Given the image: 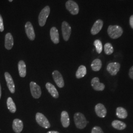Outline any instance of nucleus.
Returning a JSON list of instances; mask_svg holds the SVG:
<instances>
[{"instance_id": "obj_23", "label": "nucleus", "mask_w": 133, "mask_h": 133, "mask_svg": "<svg viewBox=\"0 0 133 133\" xmlns=\"http://www.w3.org/2000/svg\"><path fill=\"white\" fill-rule=\"evenodd\" d=\"M102 66V63L99 59H96L93 61L91 64V68L93 71H99Z\"/></svg>"}, {"instance_id": "obj_5", "label": "nucleus", "mask_w": 133, "mask_h": 133, "mask_svg": "<svg viewBox=\"0 0 133 133\" xmlns=\"http://www.w3.org/2000/svg\"><path fill=\"white\" fill-rule=\"evenodd\" d=\"M67 10L72 15H76L79 12V7L76 2L72 0H69L66 3Z\"/></svg>"}, {"instance_id": "obj_15", "label": "nucleus", "mask_w": 133, "mask_h": 133, "mask_svg": "<svg viewBox=\"0 0 133 133\" xmlns=\"http://www.w3.org/2000/svg\"><path fill=\"white\" fill-rule=\"evenodd\" d=\"M14 41L11 34L8 33L5 36V46L8 50H10L14 46Z\"/></svg>"}, {"instance_id": "obj_33", "label": "nucleus", "mask_w": 133, "mask_h": 133, "mask_svg": "<svg viewBox=\"0 0 133 133\" xmlns=\"http://www.w3.org/2000/svg\"><path fill=\"white\" fill-rule=\"evenodd\" d=\"M1 95H2V89H1V84H0V99H1Z\"/></svg>"}, {"instance_id": "obj_3", "label": "nucleus", "mask_w": 133, "mask_h": 133, "mask_svg": "<svg viewBox=\"0 0 133 133\" xmlns=\"http://www.w3.org/2000/svg\"><path fill=\"white\" fill-rule=\"evenodd\" d=\"M50 9L49 6H46L44 8L38 16V23L40 26L43 27L45 24L46 20L50 14Z\"/></svg>"}, {"instance_id": "obj_27", "label": "nucleus", "mask_w": 133, "mask_h": 133, "mask_svg": "<svg viewBox=\"0 0 133 133\" xmlns=\"http://www.w3.org/2000/svg\"><path fill=\"white\" fill-rule=\"evenodd\" d=\"M94 45L96 48V49L98 54H100L103 50V44L101 41L99 39H96L94 42Z\"/></svg>"}, {"instance_id": "obj_12", "label": "nucleus", "mask_w": 133, "mask_h": 133, "mask_svg": "<svg viewBox=\"0 0 133 133\" xmlns=\"http://www.w3.org/2000/svg\"><path fill=\"white\" fill-rule=\"evenodd\" d=\"M95 110L97 116L101 118H104L107 115V109L105 105L99 103L96 105L95 106Z\"/></svg>"}, {"instance_id": "obj_26", "label": "nucleus", "mask_w": 133, "mask_h": 133, "mask_svg": "<svg viewBox=\"0 0 133 133\" xmlns=\"http://www.w3.org/2000/svg\"><path fill=\"white\" fill-rule=\"evenodd\" d=\"M105 53L108 55L112 54L114 51V49L110 43H106L104 45Z\"/></svg>"}, {"instance_id": "obj_32", "label": "nucleus", "mask_w": 133, "mask_h": 133, "mask_svg": "<svg viewBox=\"0 0 133 133\" xmlns=\"http://www.w3.org/2000/svg\"><path fill=\"white\" fill-rule=\"evenodd\" d=\"M47 133H59L57 131H49Z\"/></svg>"}, {"instance_id": "obj_22", "label": "nucleus", "mask_w": 133, "mask_h": 133, "mask_svg": "<svg viewBox=\"0 0 133 133\" xmlns=\"http://www.w3.org/2000/svg\"><path fill=\"white\" fill-rule=\"evenodd\" d=\"M111 125L114 128L118 130H123L126 128V124L124 123L123 122L117 120H115L112 121Z\"/></svg>"}, {"instance_id": "obj_11", "label": "nucleus", "mask_w": 133, "mask_h": 133, "mask_svg": "<svg viewBox=\"0 0 133 133\" xmlns=\"http://www.w3.org/2000/svg\"><path fill=\"white\" fill-rule=\"evenodd\" d=\"M25 31L27 37L31 41H34L35 38V33L33 26L30 22H27L25 25Z\"/></svg>"}, {"instance_id": "obj_21", "label": "nucleus", "mask_w": 133, "mask_h": 133, "mask_svg": "<svg viewBox=\"0 0 133 133\" xmlns=\"http://www.w3.org/2000/svg\"><path fill=\"white\" fill-rule=\"evenodd\" d=\"M116 115L120 119H125L128 116V112L123 107H118L116 109Z\"/></svg>"}, {"instance_id": "obj_1", "label": "nucleus", "mask_w": 133, "mask_h": 133, "mask_svg": "<svg viewBox=\"0 0 133 133\" xmlns=\"http://www.w3.org/2000/svg\"><path fill=\"white\" fill-rule=\"evenodd\" d=\"M123 32L122 28L118 25H110L108 29V33L112 39L119 38Z\"/></svg>"}, {"instance_id": "obj_34", "label": "nucleus", "mask_w": 133, "mask_h": 133, "mask_svg": "<svg viewBox=\"0 0 133 133\" xmlns=\"http://www.w3.org/2000/svg\"><path fill=\"white\" fill-rule=\"evenodd\" d=\"M9 1L10 2H12V1H13V0H9Z\"/></svg>"}, {"instance_id": "obj_28", "label": "nucleus", "mask_w": 133, "mask_h": 133, "mask_svg": "<svg viewBox=\"0 0 133 133\" xmlns=\"http://www.w3.org/2000/svg\"><path fill=\"white\" fill-rule=\"evenodd\" d=\"M91 133H104V132L103 131L102 129L100 128L99 126H95L94 127H93Z\"/></svg>"}, {"instance_id": "obj_10", "label": "nucleus", "mask_w": 133, "mask_h": 133, "mask_svg": "<svg viewBox=\"0 0 133 133\" xmlns=\"http://www.w3.org/2000/svg\"><path fill=\"white\" fill-rule=\"evenodd\" d=\"M91 85L93 88L96 91H102L105 89V84L103 83L100 82L99 78L97 77H94L91 82Z\"/></svg>"}, {"instance_id": "obj_24", "label": "nucleus", "mask_w": 133, "mask_h": 133, "mask_svg": "<svg viewBox=\"0 0 133 133\" xmlns=\"http://www.w3.org/2000/svg\"><path fill=\"white\" fill-rule=\"evenodd\" d=\"M87 73V70L85 66L83 65H81L79 66L78 70L76 72V78L78 79H79L81 78H82L83 77L85 76Z\"/></svg>"}, {"instance_id": "obj_14", "label": "nucleus", "mask_w": 133, "mask_h": 133, "mask_svg": "<svg viewBox=\"0 0 133 133\" xmlns=\"http://www.w3.org/2000/svg\"><path fill=\"white\" fill-rule=\"evenodd\" d=\"M103 21L101 20L98 19L97 20L92 26L91 30V33L93 35H96L99 33L102 30L103 26Z\"/></svg>"}, {"instance_id": "obj_9", "label": "nucleus", "mask_w": 133, "mask_h": 133, "mask_svg": "<svg viewBox=\"0 0 133 133\" xmlns=\"http://www.w3.org/2000/svg\"><path fill=\"white\" fill-rule=\"evenodd\" d=\"M53 78L57 85L60 88L64 86V81L62 75L58 71H54L52 73Z\"/></svg>"}, {"instance_id": "obj_17", "label": "nucleus", "mask_w": 133, "mask_h": 133, "mask_svg": "<svg viewBox=\"0 0 133 133\" xmlns=\"http://www.w3.org/2000/svg\"><path fill=\"white\" fill-rule=\"evenodd\" d=\"M50 38L53 43L55 44H57L59 43V35L57 29L53 27L50 29Z\"/></svg>"}, {"instance_id": "obj_19", "label": "nucleus", "mask_w": 133, "mask_h": 133, "mask_svg": "<svg viewBox=\"0 0 133 133\" xmlns=\"http://www.w3.org/2000/svg\"><path fill=\"white\" fill-rule=\"evenodd\" d=\"M61 121L64 128H67L70 125V118L68 113L66 111H63L61 113Z\"/></svg>"}, {"instance_id": "obj_6", "label": "nucleus", "mask_w": 133, "mask_h": 133, "mask_svg": "<svg viewBox=\"0 0 133 133\" xmlns=\"http://www.w3.org/2000/svg\"><path fill=\"white\" fill-rule=\"evenodd\" d=\"M30 86L32 96L35 99H38L42 95V91L40 86L33 81L30 82Z\"/></svg>"}, {"instance_id": "obj_8", "label": "nucleus", "mask_w": 133, "mask_h": 133, "mask_svg": "<svg viewBox=\"0 0 133 133\" xmlns=\"http://www.w3.org/2000/svg\"><path fill=\"white\" fill-rule=\"evenodd\" d=\"M120 64L119 63L114 62L109 64L107 67V70L111 76H116L120 69Z\"/></svg>"}, {"instance_id": "obj_29", "label": "nucleus", "mask_w": 133, "mask_h": 133, "mask_svg": "<svg viewBox=\"0 0 133 133\" xmlns=\"http://www.w3.org/2000/svg\"><path fill=\"white\" fill-rule=\"evenodd\" d=\"M4 30V26L3 23V19L1 14H0V32H2Z\"/></svg>"}, {"instance_id": "obj_13", "label": "nucleus", "mask_w": 133, "mask_h": 133, "mask_svg": "<svg viewBox=\"0 0 133 133\" xmlns=\"http://www.w3.org/2000/svg\"><path fill=\"white\" fill-rule=\"evenodd\" d=\"M5 81L7 83V86L8 88L11 93H14L15 92V85H14V81L10 76V74L8 72H5Z\"/></svg>"}, {"instance_id": "obj_2", "label": "nucleus", "mask_w": 133, "mask_h": 133, "mask_svg": "<svg viewBox=\"0 0 133 133\" xmlns=\"http://www.w3.org/2000/svg\"><path fill=\"white\" fill-rule=\"evenodd\" d=\"M74 121L76 127L79 129L84 128L87 123L85 116L81 112H77L75 114Z\"/></svg>"}, {"instance_id": "obj_7", "label": "nucleus", "mask_w": 133, "mask_h": 133, "mask_svg": "<svg viewBox=\"0 0 133 133\" xmlns=\"http://www.w3.org/2000/svg\"><path fill=\"white\" fill-rule=\"evenodd\" d=\"M62 31L64 39L65 41H68L71 34V29L70 25L66 21H63L62 23Z\"/></svg>"}, {"instance_id": "obj_31", "label": "nucleus", "mask_w": 133, "mask_h": 133, "mask_svg": "<svg viewBox=\"0 0 133 133\" xmlns=\"http://www.w3.org/2000/svg\"><path fill=\"white\" fill-rule=\"evenodd\" d=\"M129 23L130 26L133 29V15H131L130 17V20H129Z\"/></svg>"}, {"instance_id": "obj_20", "label": "nucleus", "mask_w": 133, "mask_h": 133, "mask_svg": "<svg viewBox=\"0 0 133 133\" xmlns=\"http://www.w3.org/2000/svg\"><path fill=\"white\" fill-rule=\"evenodd\" d=\"M18 68L20 76L24 77L26 75V66L25 62L23 60L19 61L18 64Z\"/></svg>"}, {"instance_id": "obj_30", "label": "nucleus", "mask_w": 133, "mask_h": 133, "mask_svg": "<svg viewBox=\"0 0 133 133\" xmlns=\"http://www.w3.org/2000/svg\"><path fill=\"white\" fill-rule=\"evenodd\" d=\"M129 76L132 79H133V66L130 68L129 70Z\"/></svg>"}, {"instance_id": "obj_18", "label": "nucleus", "mask_w": 133, "mask_h": 133, "mask_svg": "<svg viewBox=\"0 0 133 133\" xmlns=\"http://www.w3.org/2000/svg\"><path fill=\"white\" fill-rule=\"evenodd\" d=\"M46 88L47 89L48 92L51 94V95L55 99H57L59 97V93L57 91L56 88L54 85H53L52 84L48 82L46 84Z\"/></svg>"}, {"instance_id": "obj_4", "label": "nucleus", "mask_w": 133, "mask_h": 133, "mask_svg": "<svg viewBox=\"0 0 133 133\" xmlns=\"http://www.w3.org/2000/svg\"><path fill=\"white\" fill-rule=\"evenodd\" d=\"M36 119L38 125L43 128L48 129L50 127V124L48 119L42 114L38 112L36 115Z\"/></svg>"}, {"instance_id": "obj_25", "label": "nucleus", "mask_w": 133, "mask_h": 133, "mask_svg": "<svg viewBox=\"0 0 133 133\" xmlns=\"http://www.w3.org/2000/svg\"><path fill=\"white\" fill-rule=\"evenodd\" d=\"M7 106L8 109L11 113H15L16 111V105L11 97L8 98L7 100Z\"/></svg>"}, {"instance_id": "obj_16", "label": "nucleus", "mask_w": 133, "mask_h": 133, "mask_svg": "<svg viewBox=\"0 0 133 133\" xmlns=\"http://www.w3.org/2000/svg\"><path fill=\"white\" fill-rule=\"evenodd\" d=\"M12 128L15 133H20L23 128V122L19 119H14L12 123Z\"/></svg>"}]
</instances>
